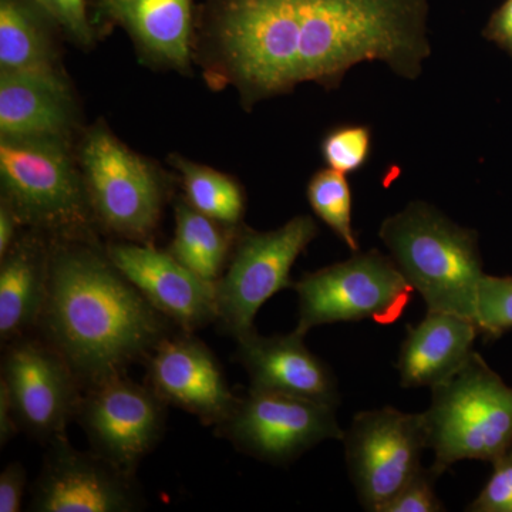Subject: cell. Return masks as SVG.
<instances>
[{"instance_id":"1","label":"cell","mask_w":512,"mask_h":512,"mask_svg":"<svg viewBox=\"0 0 512 512\" xmlns=\"http://www.w3.org/2000/svg\"><path fill=\"white\" fill-rule=\"evenodd\" d=\"M174 328L121 274L99 239L50 237L46 301L36 329L83 390L147 359Z\"/></svg>"},{"instance_id":"2","label":"cell","mask_w":512,"mask_h":512,"mask_svg":"<svg viewBox=\"0 0 512 512\" xmlns=\"http://www.w3.org/2000/svg\"><path fill=\"white\" fill-rule=\"evenodd\" d=\"M299 82L336 89L356 64L380 62L403 79L423 72L429 0H296Z\"/></svg>"},{"instance_id":"3","label":"cell","mask_w":512,"mask_h":512,"mask_svg":"<svg viewBox=\"0 0 512 512\" xmlns=\"http://www.w3.org/2000/svg\"><path fill=\"white\" fill-rule=\"evenodd\" d=\"M379 237L427 311L473 320L478 284L485 272L478 235L424 201H413L386 218Z\"/></svg>"},{"instance_id":"4","label":"cell","mask_w":512,"mask_h":512,"mask_svg":"<svg viewBox=\"0 0 512 512\" xmlns=\"http://www.w3.org/2000/svg\"><path fill=\"white\" fill-rule=\"evenodd\" d=\"M2 198L23 227L97 239L96 218L69 140L0 137Z\"/></svg>"},{"instance_id":"5","label":"cell","mask_w":512,"mask_h":512,"mask_svg":"<svg viewBox=\"0 0 512 512\" xmlns=\"http://www.w3.org/2000/svg\"><path fill=\"white\" fill-rule=\"evenodd\" d=\"M431 392L423 417L437 476L458 461L493 464L512 446V387L476 350Z\"/></svg>"},{"instance_id":"6","label":"cell","mask_w":512,"mask_h":512,"mask_svg":"<svg viewBox=\"0 0 512 512\" xmlns=\"http://www.w3.org/2000/svg\"><path fill=\"white\" fill-rule=\"evenodd\" d=\"M76 156L99 228L120 241L151 244L168 188L156 165L103 123L86 130Z\"/></svg>"},{"instance_id":"7","label":"cell","mask_w":512,"mask_h":512,"mask_svg":"<svg viewBox=\"0 0 512 512\" xmlns=\"http://www.w3.org/2000/svg\"><path fill=\"white\" fill-rule=\"evenodd\" d=\"M299 299L296 332L338 322L373 320L392 325L412 299L407 282L392 256L377 249L353 252L346 261L308 272L293 285Z\"/></svg>"},{"instance_id":"8","label":"cell","mask_w":512,"mask_h":512,"mask_svg":"<svg viewBox=\"0 0 512 512\" xmlns=\"http://www.w3.org/2000/svg\"><path fill=\"white\" fill-rule=\"evenodd\" d=\"M318 234L309 215H298L274 231L239 229L227 268L215 284L217 323L224 332L237 340L255 330L262 305L295 285L293 265Z\"/></svg>"},{"instance_id":"9","label":"cell","mask_w":512,"mask_h":512,"mask_svg":"<svg viewBox=\"0 0 512 512\" xmlns=\"http://www.w3.org/2000/svg\"><path fill=\"white\" fill-rule=\"evenodd\" d=\"M335 410L301 397L249 389L215 430L241 453L285 466L322 441L343 439Z\"/></svg>"},{"instance_id":"10","label":"cell","mask_w":512,"mask_h":512,"mask_svg":"<svg viewBox=\"0 0 512 512\" xmlns=\"http://www.w3.org/2000/svg\"><path fill=\"white\" fill-rule=\"evenodd\" d=\"M342 441L357 498L372 512H382L417 473L423 451L429 448L423 413L393 407L357 413Z\"/></svg>"},{"instance_id":"11","label":"cell","mask_w":512,"mask_h":512,"mask_svg":"<svg viewBox=\"0 0 512 512\" xmlns=\"http://www.w3.org/2000/svg\"><path fill=\"white\" fill-rule=\"evenodd\" d=\"M20 431L49 443L77 416L83 387L64 357L42 338L6 345L2 379Z\"/></svg>"},{"instance_id":"12","label":"cell","mask_w":512,"mask_h":512,"mask_svg":"<svg viewBox=\"0 0 512 512\" xmlns=\"http://www.w3.org/2000/svg\"><path fill=\"white\" fill-rule=\"evenodd\" d=\"M165 407L150 386L123 373L83 390L76 419L94 453L134 476L163 437Z\"/></svg>"},{"instance_id":"13","label":"cell","mask_w":512,"mask_h":512,"mask_svg":"<svg viewBox=\"0 0 512 512\" xmlns=\"http://www.w3.org/2000/svg\"><path fill=\"white\" fill-rule=\"evenodd\" d=\"M47 450L32 487L30 511L134 512L144 497L133 474L94 453L80 451L60 434Z\"/></svg>"},{"instance_id":"14","label":"cell","mask_w":512,"mask_h":512,"mask_svg":"<svg viewBox=\"0 0 512 512\" xmlns=\"http://www.w3.org/2000/svg\"><path fill=\"white\" fill-rule=\"evenodd\" d=\"M148 386L165 404L192 414L207 426L222 423L238 402L217 356L194 333L178 330L146 359Z\"/></svg>"},{"instance_id":"15","label":"cell","mask_w":512,"mask_h":512,"mask_svg":"<svg viewBox=\"0 0 512 512\" xmlns=\"http://www.w3.org/2000/svg\"><path fill=\"white\" fill-rule=\"evenodd\" d=\"M121 274L178 329L197 332L217 323L215 284L181 264L170 251L119 241L106 247Z\"/></svg>"},{"instance_id":"16","label":"cell","mask_w":512,"mask_h":512,"mask_svg":"<svg viewBox=\"0 0 512 512\" xmlns=\"http://www.w3.org/2000/svg\"><path fill=\"white\" fill-rule=\"evenodd\" d=\"M94 29L120 28L144 62L190 72L197 32L194 0H89Z\"/></svg>"},{"instance_id":"17","label":"cell","mask_w":512,"mask_h":512,"mask_svg":"<svg viewBox=\"0 0 512 512\" xmlns=\"http://www.w3.org/2000/svg\"><path fill=\"white\" fill-rule=\"evenodd\" d=\"M303 339L296 330L289 335L262 336L256 329L237 339V357L247 370L251 389L338 407V380Z\"/></svg>"},{"instance_id":"18","label":"cell","mask_w":512,"mask_h":512,"mask_svg":"<svg viewBox=\"0 0 512 512\" xmlns=\"http://www.w3.org/2000/svg\"><path fill=\"white\" fill-rule=\"evenodd\" d=\"M77 121L67 77L0 73V137L70 141Z\"/></svg>"},{"instance_id":"19","label":"cell","mask_w":512,"mask_h":512,"mask_svg":"<svg viewBox=\"0 0 512 512\" xmlns=\"http://www.w3.org/2000/svg\"><path fill=\"white\" fill-rule=\"evenodd\" d=\"M480 335L473 320L456 313L427 311L417 325L407 326L397 370L406 389L446 382L467 362Z\"/></svg>"},{"instance_id":"20","label":"cell","mask_w":512,"mask_h":512,"mask_svg":"<svg viewBox=\"0 0 512 512\" xmlns=\"http://www.w3.org/2000/svg\"><path fill=\"white\" fill-rule=\"evenodd\" d=\"M50 237L29 228L0 258V340L6 346L37 328L49 281Z\"/></svg>"},{"instance_id":"21","label":"cell","mask_w":512,"mask_h":512,"mask_svg":"<svg viewBox=\"0 0 512 512\" xmlns=\"http://www.w3.org/2000/svg\"><path fill=\"white\" fill-rule=\"evenodd\" d=\"M57 32L59 26L36 0H0V73L67 77Z\"/></svg>"},{"instance_id":"22","label":"cell","mask_w":512,"mask_h":512,"mask_svg":"<svg viewBox=\"0 0 512 512\" xmlns=\"http://www.w3.org/2000/svg\"><path fill=\"white\" fill-rule=\"evenodd\" d=\"M174 215V238L168 251L202 279L217 284L241 228L212 220L192 208L185 198L175 202Z\"/></svg>"},{"instance_id":"23","label":"cell","mask_w":512,"mask_h":512,"mask_svg":"<svg viewBox=\"0 0 512 512\" xmlns=\"http://www.w3.org/2000/svg\"><path fill=\"white\" fill-rule=\"evenodd\" d=\"M173 165L180 173L185 200L192 208L229 227H239L247 210V198L234 178L181 156L173 157Z\"/></svg>"},{"instance_id":"24","label":"cell","mask_w":512,"mask_h":512,"mask_svg":"<svg viewBox=\"0 0 512 512\" xmlns=\"http://www.w3.org/2000/svg\"><path fill=\"white\" fill-rule=\"evenodd\" d=\"M306 194L320 220L345 242L350 251L359 252V242L352 227V188L346 174L323 168L313 174Z\"/></svg>"},{"instance_id":"25","label":"cell","mask_w":512,"mask_h":512,"mask_svg":"<svg viewBox=\"0 0 512 512\" xmlns=\"http://www.w3.org/2000/svg\"><path fill=\"white\" fill-rule=\"evenodd\" d=\"M474 323L487 339L500 338L512 330V276L483 275L478 284Z\"/></svg>"},{"instance_id":"26","label":"cell","mask_w":512,"mask_h":512,"mask_svg":"<svg viewBox=\"0 0 512 512\" xmlns=\"http://www.w3.org/2000/svg\"><path fill=\"white\" fill-rule=\"evenodd\" d=\"M322 157L332 170L355 173L366 164L372 151V131L366 126H345L323 138Z\"/></svg>"},{"instance_id":"27","label":"cell","mask_w":512,"mask_h":512,"mask_svg":"<svg viewBox=\"0 0 512 512\" xmlns=\"http://www.w3.org/2000/svg\"><path fill=\"white\" fill-rule=\"evenodd\" d=\"M437 478L439 476L431 470V467L421 466L417 473L397 491L392 500L384 505L382 512L446 511L434 490Z\"/></svg>"},{"instance_id":"28","label":"cell","mask_w":512,"mask_h":512,"mask_svg":"<svg viewBox=\"0 0 512 512\" xmlns=\"http://www.w3.org/2000/svg\"><path fill=\"white\" fill-rule=\"evenodd\" d=\"M52 16L60 32L79 46H92L97 37L89 0H36Z\"/></svg>"},{"instance_id":"29","label":"cell","mask_w":512,"mask_h":512,"mask_svg":"<svg viewBox=\"0 0 512 512\" xmlns=\"http://www.w3.org/2000/svg\"><path fill=\"white\" fill-rule=\"evenodd\" d=\"M467 511L512 512V446L494 461L493 474Z\"/></svg>"},{"instance_id":"30","label":"cell","mask_w":512,"mask_h":512,"mask_svg":"<svg viewBox=\"0 0 512 512\" xmlns=\"http://www.w3.org/2000/svg\"><path fill=\"white\" fill-rule=\"evenodd\" d=\"M28 484L25 467L15 461L3 468L0 473V512H19Z\"/></svg>"},{"instance_id":"31","label":"cell","mask_w":512,"mask_h":512,"mask_svg":"<svg viewBox=\"0 0 512 512\" xmlns=\"http://www.w3.org/2000/svg\"><path fill=\"white\" fill-rule=\"evenodd\" d=\"M484 37L512 56V0H505L495 10L485 26Z\"/></svg>"},{"instance_id":"32","label":"cell","mask_w":512,"mask_h":512,"mask_svg":"<svg viewBox=\"0 0 512 512\" xmlns=\"http://www.w3.org/2000/svg\"><path fill=\"white\" fill-rule=\"evenodd\" d=\"M23 224L12 205L6 200H0V258L12 248L16 239L22 234Z\"/></svg>"},{"instance_id":"33","label":"cell","mask_w":512,"mask_h":512,"mask_svg":"<svg viewBox=\"0 0 512 512\" xmlns=\"http://www.w3.org/2000/svg\"><path fill=\"white\" fill-rule=\"evenodd\" d=\"M20 431L5 387L0 386V446L5 447Z\"/></svg>"}]
</instances>
